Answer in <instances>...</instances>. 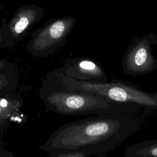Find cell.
<instances>
[{
	"instance_id": "cell-1",
	"label": "cell",
	"mask_w": 157,
	"mask_h": 157,
	"mask_svg": "<svg viewBox=\"0 0 157 157\" xmlns=\"http://www.w3.org/2000/svg\"><path fill=\"white\" fill-rule=\"evenodd\" d=\"M136 125L133 114L94 115L61 126L51 136L46 148L51 153L83 150L91 156H105L126 139Z\"/></svg>"
},
{
	"instance_id": "cell-2",
	"label": "cell",
	"mask_w": 157,
	"mask_h": 157,
	"mask_svg": "<svg viewBox=\"0 0 157 157\" xmlns=\"http://www.w3.org/2000/svg\"><path fill=\"white\" fill-rule=\"evenodd\" d=\"M56 85V88L45 97L46 106L64 115L102 114H136L141 107L134 104H121L110 101L101 96L83 91H71Z\"/></svg>"
},
{
	"instance_id": "cell-3",
	"label": "cell",
	"mask_w": 157,
	"mask_h": 157,
	"mask_svg": "<svg viewBox=\"0 0 157 157\" xmlns=\"http://www.w3.org/2000/svg\"><path fill=\"white\" fill-rule=\"evenodd\" d=\"M56 83L71 91H83L102 96L112 102L134 104L148 110H157V93L144 91L136 85L121 80L110 82L77 80L63 75L58 70L55 73Z\"/></svg>"
},
{
	"instance_id": "cell-4",
	"label": "cell",
	"mask_w": 157,
	"mask_h": 157,
	"mask_svg": "<svg viewBox=\"0 0 157 157\" xmlns=\"http://www.w3.org/2000/svg\"><path fill=\"white\" fill-rule=\"evenodd\" d=\"M154 44H157V35L153 33L135 37L122 58L123 73L140 76L153 72L157 69V59L151 52Z\"/></svg>"
},
{
	"instance_id": "cell-5",
	"label": "cell",
	"mask_w": 157,
	"mask_h": 157,
	"mask_svg": "<svg viewBox=\"0 0 157 157\" xmlns=\"http://www.w3.org/2000/svg\"><path fill=\"white\" fill-rule=\"evenodd\" d=\"M76 19L61 17L53 20L39 30L28 44L29 52L35 55H48L64 45L72 32Z\"/></svg>"
},
{
	"instance_id": "cell-6",
	"label": "cell",
	"mask_w": 157,
	"mask_h": 157,
	"mask_svg": "<svg viewBox=\"0 0 157 157\" xmlns=\"http://www.w3.org/2000/svg\"><path fill=\"white\" fill-rule=\"evenodd\" d=\"M59 71L64 76L77 80L107 82L108 77L103 66L93 58L82 56L65 60Z\"/></svg>"
},
{
	"instance_id": "cell-7",
	"label": "cell",
	"mask_w": 157,
	"mask_h": 157,
	"mask_svg": "<svg viewBox=\"0 0 157 157\" xmlns=\"http://www.w3.org/2000/svg\"><path fill=\"white\" fill-rule=\"evenodd\" d=\"M38 16L39 11L33 8H25L17 12L9 25L10 39H18L35 22Z\"/></svg>"
},
{
	"instance_id": "cell-8",
	"label": "cell",
	"mask_w": 157,
	"mask_h": 157,
	"mask_svg": "<svg viewBox=\"0 0 157 157\" xmlns=\"http://www.w3.org/2000/svg\"><path fill=\"white\" fill-rule=\"evenodd\" d=\"M126 157H157V139L142 140L127 147Z\"/></svg>"
},
{
	"instance_id": "cell-9",
	"label": "cell",
	"mask_w": 157,
	"mask_h": 157,
	"mask_svg": "<svg viewBox=\"0 0 157 157\" xmlns=\"http://www.w3.org/2000/svg\"><path fill=\"white\" fill-rule=\"evenodd\" d=\"M21 104L19 99L0 97V124L17 113Z\"/></svg>"
},
{
	"instance_id": "cell-10",
	"label": "cell",
	"mask_w": 157,
	"mask_h": 157,
	"mask_svg": "<svg viewBox=\"0 0 157 157\" xmlns=\"http://www.w3.org/2000/svg\"><path fill=\"white\" fill-rule=\"evenodd\" d=\"M50 156L55 157H88L91 155L83 150H66L52 153Z\"/></svg>"
},
{
	"instance_id": "cell-11",
	"label": "cell",
	"mask_w": 157,
	"mask_h": 157,
	"mask_svg": "<svg viewBox=\"0 0 157 157\" xmlns=\"http://www.w3.org/2000/svg\"><path fill=\"white\" fill-rule=\"evenodd\" d=\"M11 79L5 74L0 72V95L4 94L5 91L10 90Z\"/></svg>"
},
{
	"instance_id": "cell-12",
	"label": "cell",
	"mask_w": 157,
	"mask_h": 157,
	"mask_svg": "<svg viewBox=\"0 0 157 157\" xmlns=\"http://www.w3.org/2000/svg\"><path fill=\"white\" fill-rule=\"evenodd\" d=\"M6 66V63L4 61L0 60V69H3Z\"/></svg>"
},
{
	"instance_id": "cell-13",
	"label": "cell",
	"mask_w": 157,
	"mask_h": 157,
	"mask_svg": "<svg viewBox=\"0 0 157 157\" xmlns=\"http://www.w3.org/2000/svg\"><path fill=\"white\" fill-rule=\"evenodd\" d=\"M1 40V35H0V41Z\"/></svg>"
}]
</instances>
